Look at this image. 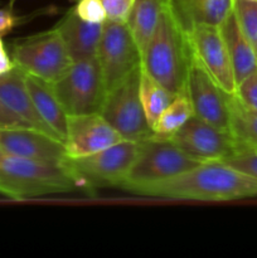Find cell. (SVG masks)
<instances>
[{
	"label": "cell",
	"instance_id": "1",
	"mask_svg": "<svg viewBox=\"0 0 257 258\" xmlns=\"http://www.w3.org/2000/svg\"><path fill=\"white\" fill-rule=\"evenodd\" d=\"M138 196L180 201H236L257 197V179L224 161H206L175 178L144 189Z\"/></svg>",
	"mask_w": 257,
	"mask_h": 258
},
{
	"label": "cell",
	"instance_id": "2",
	"mask_svg": "<svg viewBox=\"0 0 257 258\" xmlns=\"http://www.w3.org/2000/svg\"><path fill=\"white\" fill-rule=\"evenodd\" d=\"M191 59L186 32L166 0L155 32L141 53V70L174 95H180L185 92Z\"/></svg>",
	"mask_w": 257,
	"mask_h": 258
},
{
	"label": "cell",
	"instance_id": "3",
	"mask_svg": "<svg viewBox=\"0 0 257 258\" xmlns=\"http://www.w3.org/2000/svg\"><path fill=\"white\" fill-rule=\"evenodd\" d=\"M80 189L67 164L0 155V194L15 201Z\"/></svg>",
	"mask_w": 257,
	"mask_h": 258
},
{
	"label": "cell",
	"instance_id": "4",
	"mask_svg": "<svg viewBox=\"0 0 257 258\" xmlns=\"http://www.w3.org/2000/svg\"><path fill=\"white\" fill-rule=\"evenodd\" d=\"M201 161L186 155L169 138H151L141 141L138 156L125 180L118 188L139 194L151 185L189 171Z\"/></svg>",
	"mask_w": 257,
	"mask_h": 258
},
{
	"label": "cell",
	"instance_id": "5",
	"mask_svg": "<svg viewBox=\"0 0 257 258\" xmlns=\"http://www.w3.org/2000/svg\"><path fill=\"white\" fill-rule=\"evenodd\" d=\"M140 143L121 140L103 150L80 158H68L66 164L80 189L92 191L98 188L122 184L138 156Z\"/></svg>",
	"mask_w": 257,
	"mask_h": 258
},
{
	"label": "cell",
	"instance_id": "6",
	"mask_svg": "<svg viewBox=\"0 0 257 258\" xmlns=\"http://www.w3.org/2000/svg\"><path fill=\"white\" fill-rule=\"evenodd\" d=\"M50 85L67 116L101 113L106 87L96 57L73 62L67 72Z\"/></svg>",
	"mask_w": 257,
	"mask_h": 258
},
{
	"label": "cell",
	"instance_id": "7",
	"mask_svg": "<svg viewBox=\"0 0 257 258\" xmlns=\"http://www.w3.org/2000/svg\"><path fill=\"white\" fill-rule=\"evenodd\" d=\"M141 67L106 93L101 115L117 131L122 140L141 141L155 138L140 97Z\"/></svg>",
	"mask_w": 257,
	"mask_h": 258
},
{
	"label": "cell",
	"instance_id": "8",
	"mask_svg": "<svg viewBox=\"0 0 257 258\" xmlns=\"http://www.w3.org/2000/svg\"><path fill=\"white\" fill-rule=\"evenodd\" d=\"M12 59L25 73L49 83L59 80L73 63L55 28L17 43Z\"/></svg>",
	"mask_w": 257,
	"mask_h": 258
},
{
	"label": "cell",
	"instance_id": "9",
	"mask_svg": "<svg viewBox=\"0 0 257 258\" xmlns=\"http://www.w3.org/2000/svg\"><path fill=\"white\" fill-rule=\"evenodd\" d=\"M96 58L102 72L106 93L141 67V53L126 23L106 19Z\"/></svg>",
	"mask_w": 257,
	"mask_h": 258
},
{
	"label": "cell",
	"instance_id": "10",
	"mask_svg": "<svg viewBox=\"0 0 257 258\" xmlns=\"http://www.w3.org/2000/svg\"><path fill=\"white\" fill-rule=\"evenodd\" d=\"M193 59L229 95L236 92V78L219 27L194 25L186 32Z\"/></svg>",
	"mask_w": 257,
	"mask_h": 258
},
{
	"label": "cell",
	"instance_id": "11",
	"mask_svg": "<svg viewBox=\"0 0 257 258\" xmlns=\"http://www.w3.org/2000/svg\"><path fill=\"white\" fill-rule=\"evenodd\" d=\"M169 139L186 155L201 163L222 161L237 150L231 131L221 130L194 115Z\"/></svg>",
	"mask_w": 257,
	"mask_h": 258
},
{
	"label": "cell",
	"instance_id": "12",
	"mask_svg": "<svg viewBox=\"0 0 257 258\" xmlns=\"http://www.w3.org/2000/svg\"><path fill=\"white\" fill-rule=\"evenodd\" d=\"M185 93L194 116L221 130L229 131L232 95L222 90L194 59H191L189 67Z\"/></svg>",
	"mask_w": 257,
	"mask_h": 258
},
{
	"label": "cell",
	"instance_id": "13",
	"mask_svg": "<svg viewBox=\"0 0 257 258\" xmlns=\"http://www.w3.org/2000/svg\"><path fill=\"white\" fill-rule=\"evenodd\" d=\"M0 148L7 155L63 164L68 154L65 143L32 127L0 128Z\"/></svg>",
	"mask_w": 257,
	"mask_h": 258
},
{
	"label": "cell",
	"instance_id": "14",
	"mask_svg": "<svg viewBox=\"0 0 257 258\" xmlns=\"http://www.w3.org/2000/svg\"><path fill=\"white\" fill-rule=\"evenodd\" d=\"M122 140L101 113L68 116L66 150L68 158H80L103 150Z\"/></svg>",
	"mask_w": 257,
	"mask_h": 258
},
{
	"label": "cell",
	"instance_id": "15",
	"mask_svg": "<svg viewBox=\"0 0 257 258\" xmlns=\"http://www.w3.org/2000/svg\"><path fill=\"white\" fill-rule=\"evenodd\" d=\"M0 101L33 128L58 139L35 110L25 83V72L17 66L9 72L0 75Z\"/></svg>",
	"mask_w": 257,
	"mask_h": 258
},
{
	"label": "cell",
	"instance_id": "16",
	"mask_svg": "<svg viewBox=\"0 0 257 258\" xmlns=\"http://www.w3.org/2000/svg\"><path fill=\"white\" fill-rule=\"evenodd\" d=\"M103 23H90L81 19L75 10H70L55 25L73 62L96 57L102 34Z\"/></svg>",
	"mask_w": 257,
	"mask_h": 258
},
{
	"label": "cell",
	"instance_id": "17",
	"mask_svg": "<svg viewBox=\"0 0 257 258\" xmlns=\"http://www.w3.org/2000/svg\"><path fill=\"white\" fill-rule=\"evenodd\" d=\"M174 17L185 32L194 25L219 27L233 12L234 0H168Z\"/></svg>",
	"mask_w": 257,
	"mask_h": 258
},
{
	"label": "cell",
	"instance_id": "18",
	"mask_svg": "<svg viewBox=\"0 0 257 258\" xmlns=\"http://www.w3.org/2000/svg\"><path fill=\"white\" fill-rule=\"evenodd\" d=\"M25 83L34 107L42 120L52 128L62 143L67 136L68 116L58 101L52 85L35 76L25 73Z\"/></svg>",
	"mask_w": 257,
	"mask_h": 258
},
{
	"label": "cell",
	"instance_id": "19",
	"mask_svg": "<svg viewBox=\"0 0 257 258\" xmlns=\"http://www.w3.org/2000/svg\"><path fill=\"white\" fill-rule=\"evenodd\" d=\"M219 30L228 50L236 85H238L247 76L257 71V54L239 29L233 12L219 25Z\"/></svg>",
	"mask_w": 257,
	"mask_h": 258
},
{
	"label": "cell",
	"instance_id": "20",
	"mask_svg": "<svg viewBox=\"0 0 257 258\" xmlns=\"http://www.w3.org/2000/svg\"><path fill=\"white\" fill-rule=\"evenodd\" d=\"M166 0H134L126 25L136 45L144 52L151 35L155 32Z\"/></svg>",
	"mask_w": 257,
	"mask_h": 258
},
{
	"label": "cell",
	"instance_id": "21",
	"mask_svg": "<svg viewBox=\"0 0 257 258\" xmlns=\"http://www.w3.org/2000/svg\"><path fill=\"white\" fill-rule=\"evenodd\" d=\"M175 96L141 70L140 97L151 128H154L163 111L170 105Z\"/></svg>",
	"mask_w": 257,
	"mask_h": 258
},
{
	"label": "cell",
	"instance_id": "22",
	"mask_svg": "<svg viewBox=\"0 0 257 258\" xmlns=\"http://www.w3.org/2000/svg\"><path fill=\"white\" fill-rule=\"evenodd\" d=\"M229 131L239 146L257 148V112L244 107L234 95L231 96Z\"/></svg>",
	"mask_w": 257,
	"mask_h": 258
},
{
	"label": "cell",
	"instance_id": "23",
	"mask_svg": "<svg viewBox=\"0 0 257 258\" xmlns=\"http://www.w3.org/2000/svg\"><path fill=\"white\" fill-rule=\"evenodd\" d=\"M191 116H193V108L186 93L176 95L156 121L153 128L154 133L159 138H169L176 133Z\"/></svg>",
	"mask_w": 257,
	"mask_h": 258
},
{
	"label": "cell",
	"instance_id": "24",
	"mask_svg": "<svg viewBox=\"0 0 257 258\" xmlns=\"http://www.w3.org/2000/svg\"><path fill=\"white\" fill-rule=\"evenodd\" d=\"M233 13L239 29L257 54V0H234Z\"/></svg>",
	"mask_w": 257,
	"mask_h": 258
},
{
	"label": "cell",
	"instance_id": "25",
	"mask_svg": "<svg viewBox=\"0 0 257 258\" xmlns=\"http://www.w3.org/2000/svg\"><path fill=\"white\" fill-rule=\"evenodd\" d=\"M222 161L231 165L232 168L257 179V148L239 146L232 155Z\"/></svg>",
	"mask_w": 257,
	"mask_h": 258
},
{
	"label": "cell",
	"instance_id": "26",
	"mask_svg": "<svg viewBox=\"0 0 257 258\" xmlns=\"http://www.w3.org/2000/svg\"><path fill=\"white\" fill-rule=\"evenodd\" d=\"M234 96L244 107L257 112V71L237 85Z\"/></svg>",
	"mask_w": 257,
	"mask_h": 258
},
{
	"label": "cell",
	"instance_id": "27",
	"mask_svg": "<svg viewBox=\"0 0 257 258\" xmlns=\"http://www.w3.org/2000/svg\"><path fill=\"white\" fill-rule=\"evenodd\" d=\"M73 10L81 19L86 22L101 24L107 19L101 0H77V5L73 8Z\"/></svg>",
	"mask_w": 257,
	"mask_h": 258
},
{
	"label": "cell",
	"instance_id": "28",
	"mask_svg": "<svg viewBox=\"0 0 257 258\" xmlns=\"http://www.w3.org/2000/svg\"><path fill=\"white\" fill-rule=\"evenodd\" d=\"M105 8L107 20L116 23H126L134 0H101Z\"/></svg>",
	"mask_w": 257,
	"mask_h": 258
},
{
	"label": "cell",
	"instance_id": "29",
	"mask_svg": "<svg viewBox=\"0 0 257 258\" xmlns=\"http://www.w3.org/2000/svg\"><path fill=\"white\" fill-rule=\"evenodd\" d=\"M12 127H32L28 122L13 113L4 103L0 101V128H12ZM33 128V127H32Z\"/></svg>",
	"mask_w": 257,
	"mask_h": 258
},
{
	"label": "cell",
	"instance_id": "30",
	"mask_svg": "<svg viewBox=\"0 0 257 258\" xmlns=\"http://www.w3.org/2000/svg\"><path fill=\"white\" fill-rule=\"evenodd\" d=\"M17 17L8 9H0V35L8 34L17 25Z\"/></svg>",
	"mask_w": 257,
	"mask_h": 258
},
{
	"label": "cell",
	"instance_id": "31",
	"mask_svg": "<svg viewBox=\"0 0 257 258\" xmlns=\"http://www.w3.org/2000/svg\"><path fill=\"white\" fill-rule=\"evenodd\" d=\"M14 67L15 64L12 59V55L8 53L4 42H3L2 37H0V75L9 72Z\"/></svg>",
	"mask_w": 257,
	"mask_h": 258
},
{
	"label": "cell",
	"instance_id": "32",
	"mask_svg": "<svg viewBox=\"0 0 257 258\" xmlns=\"http://www.w3.org/2000/svg\"><path fill=\"white\" fill-rule=\"evenodd\" d=\"M3 154V150H2V148H0V155H2Z\"/></svg>",
	"mask_w": 257,
	"mask_h": 258
}]
</instances>
